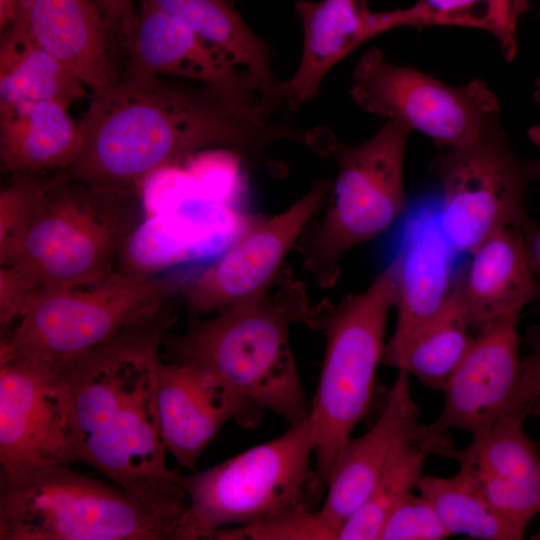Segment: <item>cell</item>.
I'll return each instance as SVG.
<instances>
[{
    "instance_id": "1",
    "label": "cell",
    "mask_w": 540,
    "mask_h": 540,
    "mask_svg": "<svg viewBox=\"0 0 540 540\" xmlns=\"http://www.w3.org/2000/svg\"><path fill=\"white\" fill-rule=\"evenodd\" d=\"M82 148L64 171L98 188L139 192L153 173L198 151L237 149L259 154L279 141L312 148L317 129L249 119L213 89L161 76H123L92 92L78 122Z\"/></svg>"
},
{
    "instance_id": "2",
    "label": "cell",
    "mask_w": 540,
    "mask_h": 540,
    "mask_svg": "<svg viewBox=\"0 0 540 540\" xmlns=\"http://www.w3.org/2000/svg\"><path fill=\"white\" fill-rule=\"evenodd\" d=\"M162 328L125 334L59 365L75 457L157 507L185 512L180 473L166 462L156 400Z\"/></svg>"
},
{
    "instance_id": "3",
    "label": "cell",
    "mask_w": 540,
    "mask_h": 540,
    "mask_svg": "<svg viewBox=\"0 0 540 540\" xmlns=\"http://www.w3.org/2000/svg\"><path fill=\"white\" fill-rule=\"evenodd\" d=\"M330 304L312 305L306 286L287 278L263 300L232 307L163 337L174 362L196 364L240 396L290 424L310 409L289 344L293 325L322 329Z\"/></svg>"
},
{
    "instance_id": "4",
    "label": "cell",
    "mask_w": 540,
    "mask_h": 540,
    "mask_svg": "<svg viewBox=\"0 0 540 540\" xmlns=\"http://www.w3.org/2000/svg\"><path fill=\"white\" fill-rule=\"evenodd\" d=\"M70 467L0 480V540H174L184 513Z\"/></svg>"
},
{
    "instance_id": "5",
    "label": "cell",
    "mask_w": 540,
    "mask_h": 540,
    "mask_svg": "<svg viewBox=\"0 0 540 540\" xmlns=\"http://www.w3.org/2000/svg\"><path fill=\"white\" fill-rule=\"evenodd\" d=\"M397 272L394 256L366 290L331 306L324 318L325 354L308 413L317 490L326 486L341 451L370 407L388 313L396 304Z\"/></svg>"
},
{
    "instance_id": "6",
    "label": "cell",
    "mask_w": 540,
    "mask_h": 540,
    "mask_svg": "<svg viewBox=\"0 0 540 540\" xmlns=\"http://www.w3.org/2000/svg\"><path fill=\"white\" fill-rule=\"evenodd\" d=\"M176 291L170 280L118 271L71 286L38 289L2 337L0 361L29 357L61 365L125 334L157 323Z\"/></svg>"
},
{
    "instance_id": "7",
    "label": "cell",
    "mask_w": 540,
    "mask_h": 540,
    "mask_svg": "<svg viewBox=\"0 0 540 540\" xmlns=\"http://www.w3.org/2000/svg\"><path fill=\"white\" fill-rule=\"evenodd\" d=\"M411 132L387 120L369 139L356 145L333 140L324 152L336 165V178L326 211L297 243L304 267L321 287L336 283L348 251L383 233L405 212L403 170Z\"/></svg>"
},
{
    "instance_id": "8",
    "label": "cell",
    "mask_w": 540,
    "mask_h": 540,
    "mask_svg": "<svg viewBox=\"0 0 540 540\" xmlns=\"http://www.w3.org/2000/svg\"><path fill=\"white\" fill-rule=\"evenodd\" d=\"M143 217L139 192L93 187L58 171L10 266L38 289L100 279L116 271L122 244Z\"/></svg>"
},
{
    "instance_id": "9",
    "label": "cell",
    "mask_w": 540,
    "mask_h": 540,
    "mask_svg": "<svg viewBox=\"0 0 540 540\" xmlns=\"http://www.w3.org/2000/svg\"><path fill=\"white\" fill-rule=\"evenodd\" d=\"M308 414L279 437L207 470L179 476L187 508L174 540L212 539L220 529L268 520L317 491Z\"/></svg>"
},
{
    "instance_id": "10",
    "label": "cell",
    "mask_w": 540,
    "mask_h": 540,
    "mask_svg": "<svg viewBox=\"0 0 540 540\" xmlns=\"http://www.w3.org/2000/svg\"><path fill=\"white\" fill-rule=\"evenodd\" d=\"M430 168L441 187L438 224L456 253L470 254L505 228L521 230L530 243L537 226L524 198L540 180V159L523 158L512 149L499 114L468 142L442 151Z\"/></svg>"
},
{
    "instance_id": "11",
    "label": "cell",
    "mask_w": 540,
    "mask_h": 540,
    "mask_svg": "<svg viewBox=\"0 0 540 540\" xmlns=\"http://www.w3.org/2000/svg\"><path fill=\"white\" fill-rule=\"evenodd\" d=\"M350 96L365 111L398 121L445 149L468 142L491 116L500 113L496 95L481 79L450 86L389 62L376 47L361 55Z\"/></svg>"
},
{
    "instance_id": "12",
    "label": "cell",
    "mask_w": 540,
    "mask_h": 540,
    "mask_svg": "<svg viewBox=\"0 0 540 540\" xmlns=\"http://www.w3.org/2000/svg\"><path fill=\"white\" fill-rule=\"evenodd\" d=\"M75 462L70 396L59 366L29 357L0 361V480Z\"/></svg>"
},
{
    "instance_id": "13",
    "label": "cell",
    "mask_w": 540,
    "mask_h": 540,
    "mask_svg": "<svg viewBox=\"0 0 540 540\" xmlns=\"http://www.w3.org/2000/svg\"><path fill=\"white\" fill-rule=\"evenodd\" d=\"M331 182H316L286 210L246 227L182 293L196 314L256 303L269 295L291 249L321 209Z\"/></svg>"
},
{
    "instance_id": "14",
    "label": "cell",
    "mask_w": 540,
    "mask_h": 540,
    "mask_svg": "<svg viewBox=\"0 0 540 540\" xmlns=\"http://www.w3.org/2000/svg\"><path fill=\"white\" fill-rule=\"evenodd\" d=\"M123 37L129 55L125 76L187 79L213 89L241 115L268 122L252 77L175 16L141 3Z\"/></svg>"
},
{
    "instance_id": "15",
    "label": "cell",
    "mask_w": 540,
    "mask_h": 540,
    "mask_svg": "<svg viewBox=\"0 0 540 540\" xmlns=\"http://www.w3.org/2000/svg\"><path fill=\"white\" fill-rule=\"evenodd\" d=\"M295 11L304 41L299 65L284 81L289 110L313 100L328 72L365 41L400 27L437 26L436 17L422 0L386 12L371 11L366 0H300Z\"/></svg>"
},
{
    "instance_id": "16",
    "label": "cell",
    "mask_w": 540,
    "mask_h": 540,
    "mask_svg": "<svg viewBox=\"0 0 540 540\" xmlns=\"http://www.w3.org/2000/svg\"><path fill=\"white\" fill-rule=\"evenodd\" d=\"M156 400L161 436L179 467L192 469L229 420L253 428L262 410L202 367L159 363Z\"/></svg>"
},
{
    "instance_id": "17",
    "label": "cell",
    "mask_w": 540,
    "mask_h": 540,
    "mask_svg": "<svg viewBox=\"0 0 540 540\" xmlns=\"http://www.w3.org/2000/svg\"><path fill=\"white\" fill-rule=\"evenodd\" d=\"M518 316L495 320L479 329L452 375L443 409L432 426L477 434L504 414L516 411L522 361Z\"/></svg>"
},
{
    "instance_id": "18",
    "label": "cell",
    "mask_w": 540,
    "mask_h": 540,
    "mask_svg": "<svg viewBox=\"0 0 540 540\" xmlns=\"http://www.w3.org/2000/svg\"><path fill=\"white\" fill-rule=\"evenodd\" d=\"M420 415L411 393L410 374L398 370L377 421L366 433L347 442L327 481L326 500L318 511L337 539L342 524L368 497L402 446L445 433L420 423Z\"/></svg>"
},
{
    "instance_id": "19",
    "label": "cell",
    "mask_w": 540,
    "mask_h": 540,
    "mask_svg": "<svg viewBox=\"0 0 540 540\" xmlns=\"http://www.w3.org/2000/svg\"><path fill=\"white\" fill-rule=\"evenodd\" d=\"M526 412L502 415L450 457L466 467L500 518L523 536L540 512V457L523 430Z\"/></svg>"
},
{
    "instance_id": "20",
    "label": "cell",
    "mask_w": 540,
    "mask_h": 540,
    "mask_svg": "<svg viewBox=\"0 0 540 540\" xmlns=\"http://www.w3.org/2000/svg\"><path fill=\"white\" fill-rule=\"evenodd\" d=\"M11 22L92 92L121 79L110 52L111 31L93 0H14Z\"/></svg>"
},
{
    "instance_id": "21",
    "label": "cell",
    "mask_w": 540,
    "mask_h": 540,
    "mask_svg": "<svg viewBox=\"0 0 540 540\" xmlns=\"http://www.w3.org/2000/svg\"><path fill=\"white\" fill-rule=\"evenodd\" d=\"M470 256L456 285L471 327L481 329L501 318L520 317L528 303L537 301L539 281L521 230L497 231Z\"/></svg>"
},
{
    "instance_id": "22",
    "label": "cell",
    "mask_w": 540,
    "mask_h": 540,
    "mask_svg": "<svg viewBox=\"0 0 540 540\" xmlns=\"http://www.w3.org/2000/svg\"><path fill=\"white\" fill-rule=\"evenodd\" d=\"M455 253L436 213L423 211L410 221L395 255L397 321L388 342L405 340L440 311L455 284Z\"/></svg>"
},
{
    "instance_id": "23",
    "label": "cell",
    "mask_w": 540,
    "mask_h": 540,
    "mask_svg": "<svg viewBox=\"0 0 540 540\" xmlns=\"http://www.w3.org/2000/svg\"><path fill=\"white\" fill-rule=\"evenodd\" d=\"M82 132L55 101L23 102L0 108V159L12 175L65 170L78 157Z\"/></svg>"
},
{
    "instance_id": "24",
    "label": "cell",
    "mask_w": 540,
    "mask_h": 540,
    "mask_svg": "<svg viewBox=\"0 0 540 540\" xmlns=\"http://www.w3.org/2000/svg\"><path fill=\"white\" fill-rule=\"evenodd\" d=\"M175 16L244 69L256 83L269 115L286 109L284 81L274 74L269 44L236 10L233 0H141Z\"/></svg>"
},
{
    "instance_id": "25",
    "label": "cell",
    "mask_w": 540,
    "mask_h": 540,
    "mask_svg": "<svg viewBox=\"0 0 540 540\" xmlns=\"http://www.w3.org/2000/svg\"><path fill=\"white\" fill-rule=\"evenodd\" d=\"M456 281L440 311L405 340L385 344L382 364L415 376L422 384L444 392L469 351L470 334Z\"/></svg>"
},
{
    "instance_id": "26",
    "label": "cell",
    "mask_w": 540,
    "mask_h": 540,
    "mask_svg": "<svg viewBox=\"0 0 540 540\" xmlns=\"http://www.w3.org/2000/svg\"><path fill=\"white\" fill-rule=\"evenodd\" d=\"M86 85L15 23L1 31L0 108L23 102L55 101L69 108L90 98Z\"/></svg>"
},
{
    "instance_id": "27",
    "label": "cell",
    "mask_w": 540,
    "mask_h": 540,
    "mask_svg": "<svg viewBox=\"0 0 540 540\" xmlns=\"http://www.w3.org/2000/svg\"><path fill=\"white\" fill-rule=\"evenodd\" d=\"M454 446L446 433L402 446L368 497L342 524L337 540H376L389 516L416 487L429 454L450 456Z\"/></svg>"
},
{
    "instance_id": "28",
    "label": "cell",
    "mask_w": 540,
    "mask_h": 540,
    "mask_svg": "<svg viewBox=\"0 0 540 540\" xmlns=\"http://www.w3.org/2000/svg\"><path fill=\"white\" fill-rule=\"evenodd\" d=\"M416 488L435 508L451 535L484 540L521 539L493 510L471 473L460 465L452 477L421 475Z\"/></svg>"
},
{
    "instance_id": "29",
    "label": "cell",
    "mask_w": 540,
    "mask_h": 540,
    "mask_svg": "<svg viewBox=\"0 0 540 540\" xmlns=\"http://www.w3.org/2000/svg\"><path fill=\"white\" fill-rule=\"evenodd\" d=\"M195 230L182 212L144 216L123 242L116 271L135 277H154L198 256Z\"/></svg>"
},
{
    "instance_id": "30",
    "label": "cell",
    "mask_w": 540,
    "mask_h": 540,
    "mask_svg": "<svg viewBox=\"0 0 540 540\" xmlns=\"http://www.w3.org/2000/svg\"><path fill=\"white\" fill-rule=\"evenodd\" d=\"M48 178L12 175L0 191V264L13 265L46 190Z\"/></svg>"
},
{
    "instance_id": "31",
    "label": "cell",
    "mask_w": 540,
    "mask_h": 540,
    "mask_svg": "<svg viewBox=\"0 0 540 540\" xmlns=\"http://www.w3.org/2000/svg\"><path fill=\"white\" fill-rule=\"evenodd\" d=\"M212 539L337 540V534L319 511L313 512L307 504H302L262 522L220 529Z\"/></svg>"
},
{
    "instance_id": "32",
    "label": "cell",
    "mask_w": 540,
    "mask_h": 540,
    "mask_svg": "<svg viewBox=\"0 0 540 540\" xmlns=\"http://www.w3.org/2000/svg\"><path fill=\"white\" fill-rule=\"evenodd\" d=\"M451 536L432 504L412 493L387 519L381 540H439Z\"/></svg>"
},
{
    "instance_id": "33",
    "label": "cell",
    "mask_w": 540,
    "mask_h": 540,
    "mask_svg": "<svg viewBox=\"0 0 540 540\" xmlns=\"http://www.w3.org/2000/svg\"><path fill=\"white\" fill-rule=\"evenodd\" d=\"M38 290L35 283L15 266L0 269V323L2 330L10 331L16 325Z\"/></svg>"
},
{
    "instance_id": "34",
    "label": "cell",
    "mask_w": 540,
    "mask_h": 540,
    "mask_svg": "<svg viewBox=\"0 0 540 540\" xmlns=\"http://www.w3.org/2000/svg\"><path fill=\"white\" fill-rule=\"evenodd\" d=\"M442 25L463 26L491 32L493 0H423Z\"/></svg>"
},
{
    "instance_id": "35",
    "label": "cell",
    "mask_w": 540,
    "mask_h": 540,
    "mask_svg": "<svg viewBox=\"0 0 540 540\" xmlns=\"http://www.w3.org/2000/svg\"><path fill=\"white\" fill-rule=\"evenodd\" d=\"M528 9V0H493L490 33L498 40L506 61H512L517 53L518 21Z\"/></svg>"
},
{
    "instance_id": "36",
    "label": "cell",
    "mask_w": 540,
    "mask_h": 540,
    "mask_svg": "<svg viewBox=\"0 0 540 540\" xmlns=\"http://www.w3.org/2000/svg\"><path fill=\"white\" fill-rule=\"evenodd\" d=\"M531 353L522 360L520 385L517 405L530 408L536 399H540V325L528 333Z\"/></svg>"
},
{
    "instance_id": "37",
    "label": "cell",
    "mask_w": 540,
    "mask_h": 540,
    "mask_svg": "<svg viewBox=\"0 0 540 540\" xmlns=\"http://www.w3.org/2000/svg\"><path fill=\"white\" fill-rule=\"evenodd\" d=\"M101 11L111 32L123 36L134 22L136 11L133 0H93Z\"/></svg>"
},
{
    "instance_id": "38",
    "label": "cell",
    "mask_w": 540,
    "mask_h": 540,
    "mask_svg": "<svg viewBox=\"0 0 540 540\" xmlns=\"http://www.w3.org/2000/svg\"><path fill=\"white\" fill-rule=\"evenodd\" d=\"M528 136L530 140L540 148V124L531 127L528 130ZM529 249L539 281V295L537 301L540 302V227H537L530 240Z\"/></svg>"
},
{
    "instance_id": "39",
    "label": "cell",
    "mask_w": 540,
    "mask_h": 540,
    "mask_svg": "<svg viewBox=\"0 0 540 540\" xmlns=\"http://www.w3.org/2000/svg\"><path fill=\"white\" fill-rule=\"evenodd\" d=\"M14 17V0H0V30L2 31Z\"/></svg>"
},
{
    "instance_id": "40",
    "label": "cell",
    "mask_w": 540,
    "mask_h": 540,
    "mask_svg": "<svg viewBox=\"0 0 540 540\" xmlns=\"http://www.w3.org/2000/svg\"><path fill=\"white\" fill-rule=\"evenodd\" d=\"M539 15H540V11H539ZM533 99L536 103L540 104V77L536 79V87H535Z\"/></svg>"
}]
</instances>
